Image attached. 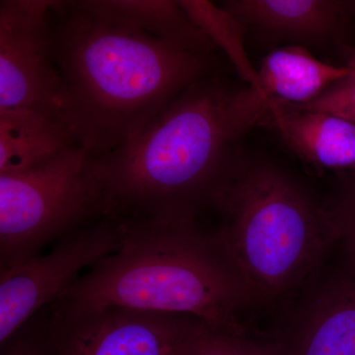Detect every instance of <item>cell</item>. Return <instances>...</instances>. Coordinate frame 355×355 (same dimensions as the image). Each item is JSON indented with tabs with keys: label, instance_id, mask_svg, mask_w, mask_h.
I'll use <instances>...</instances> for the list:
<instances>
[{
	"label": "cell",
	"instance_id": "cell-14",
	"mask_svg": "<svg viewBox=\"0 0 355 355\" xmlns=\"http://www.w3.org/2000/svg\"><path fill=\"white\" fill-rule=\"evenodd\" d=\"M91 8L135 26L154 37L196 53L216 50L179 1L170 0H85Z\"/></svg>",
	"mask_w": 355,
	"mask_h": 355
},
{
	"label": "cell",
	"instance_id": "cell-16",
	"mask_svg": "<svg viewBox=\"0 0 355 355\" xmlns=\"http://www.w3.org/2000/svg\"><path fill=\"white\" fill-rule=\"evenodd\" d=\"M326 207L338 236L336 248L355 263V170L343 175L333 200Z\"/></svg>",
	"mask_w": 355,
	"mask_h": 355
},
{
	"label": "cell",
	"instance_id": "cell-18",
	"mask_svg": "<svg viewBox=\"0 0 355 355\" xmlns=\"http://www.w3.org/2000/svg\"><path fill=\"white\" fill-rule=\"evenodd\" d=\"M173 355H234L228 334L202 324Z\"/></svg>",
	"mask_w": 355,
	"mask_h": 355
},
{
	"label": "cell",
	"instance_id": "cell-12",
	"mask_svg": "<svg viewBox=\"0 0 355 355\" xmlns=\"http://www.w3.org/2000/svg\"><path fill=\"white\" fill-rule=\"evenodd\" d=\"M261 90L275 99L301 106L350 74L347 67L326 64L299 44L282 46L261 60Z\"/></svg>",
	"mask_w": 355,
	"mask_h": 355
},
{
	"label": "cell",
	"instance_id": "cell-9",
	"mask_svg": "<svg viewBox=\"0 0 355 355\" xmlns=\"http://www.w3.org/2000/svg\"><path fill=\"white\" fill-rule=\"evenodd\" d=\"M275 338L284 355H355V263L340 254L299 289Z\"/></svg>",
	"mask_w": 355,
	"mask_h": 355
},
{
	"label": "cell",
	"instance_id": "cell-1",
	"mask_svg": "<svg viewBox=\"0 0 355 355\" xmlns=\"http://www.w3.org/2000/svg\"><path fill=\"white\" fill-rule=\"evenodd\" d=\"M51 32L64 120L77 146L96 157L132 139L211 67V55L163 41L85 0L53 2Z\"/></svg>",
	"mask_w": 355,
	"mask_h": 355
},
{
	"label": "cell",
	"instance_id": "cell-19",
	"mask_svg": "<svg viewBox=\"0 0 355 355\" xmlns=\"http://www.w3.org/2000/svg\"><path fill=\"white\" fill-rule=\"evenodd\" d=\"M49 317L41 331H28L27 324L2 345L1 355H50Z\"/></svg>",
	"mask_w": 355,
	"mask_h": 355
},
{
	"label": "cell",
	"instance_id": "cell-5",
	"mask_svg": "<svg viewBox=\"0 0 355 355\" xmlns=\"http://www.w3.org/2000/svg\"><path fill=\"white\" fill-rule=\"evenodd\" d=\"M98 216H109L108 191L100 157L83 147L0 174L1 268L41 254Z\"/></svg>",
	"mask_w": 355,
	"mask_h": 355
},
{
	"label": "cell",
	"instance_id": "cell-15",
	"mask_svg": "<svg viewBox=\"0 0 355 355\" xmlns=\"http://www.w3.org/2000/svg\"><path fill=\"white\" fill-rule=\"evenodd\" d=\"M180 6L198 29L232 62L247 85L261 90L258 70L248 58L244 44L246 27L220 6L205 0H180Z\"/></svg>",
	"mask_w": 355,
	"mask_h": 355
},
{
	"label": "cell",
	"instance_id": "cell-17",
	"mask_svg": "<svg viewBox=\"0 0 355 355\" xmlns=\"http://www.w3.org/2000/svg\"><path fill=\"white\" fill-rule=\"evenodd\" d=\"M296 107L334 114L355 123V76L350 73L330 86L316 99Z\"/></svg>",
	"mask_w": 355,
	"mask_h": 355
},
{
	"label": "cell",
	"instance_id": "cell-13",
	"mask_svg": "<svg viewBox=\"0 0 355 355\" xmlns=\"http://www.w3.org/2000/svg\"><path fill=\"white\" fill-rule=\"evenodd\" d=\"M78 146L58 119L28 111L0 112V174L39 164Z\"/></svg>",
	"mask_w": 355,
	"mask_h": 355
},
{
	"label": "cell",
	"instance_id": "cell-8",
	"mask_svg": "<svg viewBox=\"0 0 355 355\" xmlns=\"http://www.w3.org/2000/svg\"><path fill=\"white\" fill-rule=\"evenodd\" d=\"M184 315L121 307L49 314L51 355H173L202 326Z\"/></svg>",
	"mask_w": 355,
	"mask_h": 355
},
{
	"label": "cell",
	"instance_id": "cell-6",
	"mask_svg": "<svg viewBox=\"0 0 355 355\" xmlns=\"http://www.w3.org/2000/svg\"><path fill=\"white\" fill-rule=\"evenodd\" d=\"M121 242L120 221L107 216L58 240L46 253L1 268V347L40 311L57 302L84 270L114 253Z\"/></svg>",
	"mask_w": 355,
	"mask_h": 355
},
{
	"label": "cell",
	"instance_id": "cell-10",
	"mask_svg": "<svg viewBox=\"0 0 355 355\" xmlns=\"http://www.w3.org/2000/svg\"><path fill=\"white\" fill-rule=\"evenodd\" d=\"M268 123L301 160L316 170H355V123L270 98Z\"/></svg>",
	"mask_w": 355,
	"mask_h": 355
},
{
	"label": "cell",
	"instance_id": "cell-3",
	"mask_svg": "<svg viewBox=\"0 0 355 355\" xmlns=\"http://www.w3.org/2000/svg\"><path fill=\"white\" fill-rule=\"evenodd\" d=\"M197 217L116 218L121 246L98 261L50 307L127 308L184 315L226 334L246 331L241 317L258 300Z\"/></svg>",
	"mask_w": 355,
	"mask_h": 355
},
{
	"label": "cell",
	"instance_id": "cell-21",
	"mask_svg": "<svg viewBox=\"0 0 355 355\" xmlns=\"http://www.w3.org/2000/svg\"><path fill=\"white\" fill-rule=\"evenodd\" d=\"M345 67H349L350 73L355 76V50H350L349 51V55H347V65Z\"/></svg>",
	"mask_w": 355,
	"mask_h": 355
},
{
	"label": "cell",
	"instance_id": "cell-22",
	"mask_svg": "<svg viewBox=\"0 0 355 355\" xmlns=\"http://www.w3.org/2000/svg\"><path fill=\"white\" fill-rule=\"evenodd\" d=\"M345 7H347V18L355 20V0L345 1Z\"/></svg>",
	"mask_w": 355,
	"mask_h": 355
},
{
	"label": "cell",
	"instance_id": "cell-20",
	"mask_svg": "<svg viewBox=\"0 0 355 355\" xmlns=\"http://www.w3.org/2000/svg\"><path fill=\"white\" fill-rule=\"evenodd\" d=\"M228 335L234 355H284L275 340L250 336L247 331Z\"/></svg>",
	"mask_w": 355,
	"mask_h": 355
},
{
	"label": "cell",
	"instance_id": "cell-4",
	"mask_svg": "<svg viewBox=\"0 0 355 355\" xmlns=\"http://www.w3.org/2000/svg\"><path fill=\"white\" fill-rule=\"evenodd\" d=\"M211 205L217 241L260 303L298 292L338 246L326 205L272 162L236 158Z\"/></svg>",
	"mask_w": 355,
	"mask_h": 355
},
{
	"label": "cell",
	"instance_id": "cell-11",
	"mask_svg": "<svg viewBox=\"0 0 355 355\" xmlns=\"http://www.w3.org/2000/svg\"><path fill=\"white\" fill-rule=\"evenodd\" d=\"M219 6L246 28L296 41H327L349 21L345 1L338 0H229Z\"/></svg>",
	"mask_w": 355,
	"mask_h": 355
},
{
	"label": "cell",
	"instance_id": "cell-2",
	"mask_svg": "<svg viewBox=\"0 0 355 355\" xmlns=\"http://www.w3.org/2000/svg\"><path fill=\"white\" fill-rule=\"evenodd\" d=\"M270 96L203 76L139 133L100 157L114 218L197 217L227 176L237 146L263 123Z\"/></svg>",
	"mask_w": 355,
	"mask_h": 355
},
{
	"label": "cell",
	"instance_id": "cell-7",
	"mask_svg": "<svg viewBox=\"0 0 355 355\" xmlns=\"http://www.w3.org/2000/svg\"><path fill=\"white\" fill-rule=\"evenodd\" d=\"M53 2H0V112H34L65 123L62 78L51 46Z\"/></svg>",
	"mask_w": 355,
	"mask_h": 355
}]
</instances>
